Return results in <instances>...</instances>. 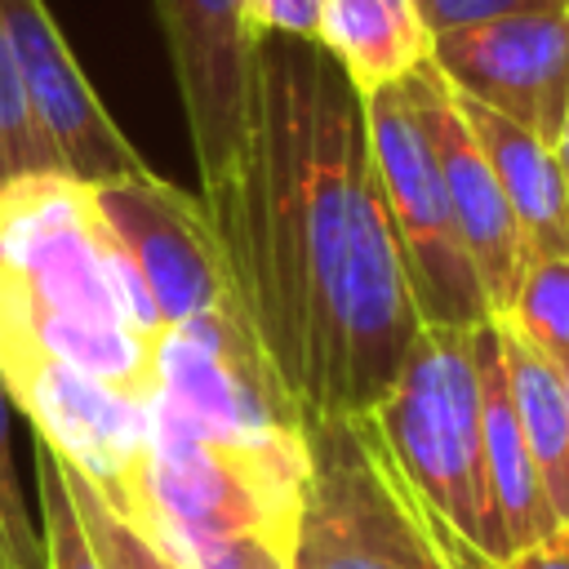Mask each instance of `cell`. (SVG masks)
<instances>
[{
  "label": "cell",
  "mask_w": 569,
  "mask_h": 569,
  "mask_svg": "<svg viewBox=\"0 0 569 569\" xmlns=\"http://www.w3.org/2000/svg\"><path fill=\"white\" fill-rule=\"evenodd\" d=\"M0 569H13V551H9V538H4V525H0Z\"/></svg>",
  "instance_id": "cell-29"
},
{
  "label": "cell",
  "mask_w": 569,
  "mask_h": 569,
  "mask_svg": "<svg viewBox=\"0 0 569 569\" xmlns=\"http://www.w3.org/2000/svg\"><path fill=\"white\" fill-rule=\"evenodd\" d=\"M164 551L182 569H293L298 538H267V533H236V538H160Z\"/></svg>",
  "instance_id": "cell-22"
},
{
  "label": "cell",
  "mask_w": 569,
  "mask_h": 569,
  "mask_svg": "<svg viewBox=\"0 0 569 569\" xmlns=\"http://www.w3.org/2000/svg\"><path fill=\"white\" fill-rule=\"evenodd\" d=\"M316 44L342 67L360 98L431 62V27L418 0H325Z\"/></svg>",
  "instance_id": "cell-16"
},
{
  "label": "cell",
  "mask_w": 569,
  "mask_h": 569,
  "mask_svg": "<svg viewBox=\"0 0 569 569\" xmlns=\"http://www.w3.org/2000/svg\"><path fill=\"white\" fill-rule=\"evenodd\" d=\"M409 93H413V107L422 116V129L431 138V151L440 160V178H445V191H449V204H453V222H458V236L467 244V258L476 267V280H480V293L489 302V316L502 320L520 293V280L529 271V244L516 227V213L493 178V164L489 156L480 151L471 124L462 120L458 111V98L449 89V80L422 62L409 80Z\"/></svg>",
  "instance_id": "cell-12"
},
{
  "label": "cell",
  "mask_w": 569,
  "mask_h": 569,
  "mask_svg": "<svg viewBox=\"0 0 569 569\" xmlns=\"http://www.w3.org/2000/svg\"><path fill=\"white\" fill-rule=\"evenodd\" d=\"M498 333H502L511 400H516L542 493H547L556 520L569 529V391H565V378L547 356H538L502 320H498Z\"/></svg>",
  "instance_id": "cell-17"
},
{
  "label": "cell",
  "mask_w": 569,
  "mask_h": 569,
  "mask_svg": "<svg viewBox=\"0 0 569 569\" xmlns=\"http://www.w3.org/2000/svg\"><path fill=\"white\" fill-rule=\"evenodd\" d=\"M169 67L182 93L200 200L236 187L258 120V44L249 0H156Z\"/></svg>",
  "instance_id": "cell-7"
},
{
  "label": "cell",
  "mask_w": 569,
  "mask_h": 569,
  "mask_svg": "<svg viewBox=\"0 0 569 569\" xmlns=\"http://www.w3.org/2000/svg\"><path fill=\"white\" fill-rule=\"evenodd\" d=\"M293 569H436L418 489L369 413L307 422V498Z\"/></svg>",
  "instance_id": "cell-5"
},
{
  "label": "cell",
  "mask_w": 569,
  "mask_h": 569,
  "mask_svg": "<svg viewBox=\"0 0 569 569\" xmlns=\"http://www.w3.org/2000/svg\"><path fill=\"white\" fill-rule=\"evenodd\" d=\"M498 569H569V529H556L533 547H520L516 556L498 560Z\"/></svg>",
  "instance_id": "cell-27"
},
{
  "label": "cell",
  "mask_w": 569,
  "mask_h": 569,
  "mask_svg": "<svg viewBox=\"0 0 569 569\" xmlns=\"http://www.w3.org/2000/svg\"><path fill=\"white\" fill-rule=\"evenodd\" d=\"M458 111L471 124L480 151L493 164V178L516 213V227L529 244V258H569V187L556 160V147L542 142L533 129L462 98Z\"/></svg>",
  "instance_id": "cell-15"
},
{
  "label": "cell",
  "mask_w": 569,
  "mask_h": 569,
  "mask_svg": "<svg viewBox=\"0 0 569 569\" xmlns=\"http://www.w3.org/2000/svg\"><path fill=\"white\" fill-rule=\"evenodd\" d=\"M4 391L31 418L36 440H44L67 467H76L124 525L142 529L151 405H138L62 360L22 369L4 382Z\"/></svg>",
  "instance_id": "cell-9"
},
{
  "label": "cell",
  "mask_w": 569,
  "mask_h": 569,
  "mask_svg": "<svg viewBox=\"0 0 569 569\" xmlns=\"http://www.w3.org/2000/svg\"><path fill=\"white\" fill-rule=\"evenodd\" d=\"M502 325L551 365L569 360V258H533Z\"/></svg>",
  "instance_id": "cell-18"
},
{
  "label": "cell",
  "mask_w": 569,
  "mask_h": 569,
  "mask_svg": "<svg viewBox=\"0 0 569 569\" xmlns=\"http://www.w3.org/2000/svg\"><path fill=\"white\" fill-rule=\"evenodd\" d=\"M58 462H62V458H58ZM62 480H67V493H71V502H76L84 529H89V542H93L102 569H182V565H173L164 551H156L133 525H124V520L102 502V493H98L76 467L62 462Z\"/></svg>",
  "instance_id": "cell-20"
},
{
  "label": "cell",
  "mask_w": 569,
  "mask_h": 569,
  "mask_svg": "<svg viewBox=\"0 0 569 569\" xmlns=\"http://www.w3.org/2000/svg\"><path fill=\"white\" fill-rule=\"evenodd\" d=\"M471 351H476V373H480V431H485V471H489V493L502 520L507 556L520 547L542 542L547 533L565 529L542 493L511 382H507V360H502V333L498 320H485L471 329Z\"/></svg>",
  "instance_id": "cell-14"
},
{
  "label": "cell",
  "mask_w": 569,
  "mask_h": 569,
  "mask_svg": "<svg viewBox=\"0 0 569 569\" xmlns=\"http://www.w3.org/2000/svg\"><path fill=\"white\" fill-rule=\"evenodd\" d=\"M164 333L89 182L53 169L0 191V382L62 360L156 405Z\"/></svg>",
  "instance_id": "cell-2"
},
{
  "label": "cell",
  "mask_w": 569,
  "mask_h": 569,
  "mask_svg": "<svg viewBox=\"0 0 569 569\" xmlns=\"http://www.w3.org/2000/svg\"><path fill=\"white\" fill-rule=\"evenodd\" d=\"M556 160H560L565 187H569V107H565V120H560V133H556Z\"/></svg>",
  "instance_id": "cell-28"
},
{
  "label": "cell",
  "mask_w": 569,
  "mask_h": 569,
  "mask_svg": "<svg viewBox=\"0 0 569 569\" xmlns=\"http://www.w3.org/2000/svg\"><path fill=\"white\" fill-rule=\"evenodd\" d=\"M156 400L209 436L307 440V422L271 369L240 298L164 333Z\"/></svg>",
  "instance_id": "cell-8"
},
{
  "label": "cell",
  "mask_w": 569,
  "mask_h": 569,
  "mask_svg": "<svg viewBox=\"0 0 569 569\" xmlns=\"http://www.w3.org/2000/svg\"><path fill=\"white\" fill-rule=\"evenodd\" d=\"M365 129L422 325L476 329L493 320L476 267L467 258V244L458 236L440 160L431 151V138L422 129V116L405 80L365 93Z\"/></svg>",
  "instance_id": "cell-6"
},
{
  "label": "cell",
  "mask_w": 569,
  "mask_h": 569,
  "mask_svg": "<svg viewBox=\"0 0 569 569\" xmlns=\"http://www.w3.org/2000/svg\"><path fill=\"white\" fill-rule=\"evenodd\" d=\"M431 36L453 31V27H476L489 18H511V13H565L569 0H418Z\"/></svg>",
  "instance_id": "cell-24"
},
{
  "label": "cell",
  "mask_w": 569,
  "mask_h": 569,
  "mask_svg": "<svg viewBox=\"0 0 569 569\" xmlns=\"http://www.w3.org/2000/svg\"><path fill=\"white\" fill-rule=\"evenodd\" d=\"M369 418L418 498L489 560H507V538L485 471L471 329L422 325L396 382L369 409Z\"/></svg>",
  "instance_id": "cell-3"
},
{
  "label": "cell",
  "mask_w": 569,
  "mask_h": 569,
  "mask_svg": "<svg viewBox=\"0 0 569 569\" xmlns=\"http://www.w3.org/2000/svg\"><path fill=\"white\" fill-rule=\"evenodd\" d=\"M556 369H560V378H565V391H569V360H560Z\"/></svg>",
  "instance_id": "cell-30"
},
{
  "label": "cell",
  "mask_w": 569,
  "mask_h": 569,
  "mask_svg": "<svg viewBox=\"0 0 569 569\" xmlns=\"http://www.w3.org/2000/svg\"><path fill=\"white\" fill-rule=\"evenodd\" d=\"M325 0H249V18L258 36H293L316 40Z\"/></svg>",
  "instance_id": "cell-25"
},
{
  "label": "cell",
  "mask_w": 569,
  "mask_h": 569,
  "mask_svg": "<svg viewBox=\"0 0 569 569\" xmlns=\"http://www.w3.org/2000/svg\"><path fill=\"white\" fill-rule=\"evenodd\" d=\"M0 525L13 551V569H44V542L27 516L22 485H18V462H13V440H9V391L0 382Z\"/></svg>",
  "instance_id": "cell-23"
},
{
  "label": "cell",
  "mask_w": 569,
  "mask_h": 569,
  "mask_svg": "<svg viewBox=\"0 0 569 569\" xmlns=\"http://www.w3.org/2000/svg\"><path fill=\"white\" fill-rule=\"evenodd\" d=\"M0 18L13 40V58L22 71L36 124L44 129L62 173L89 187L142 173L147 169L142 156L129 147V138L116 129V120L98 102L93 84L84 80L44 0H0Z\"/></svg>",
  "instance_id": "cell-13"
},
{
  "label": "cell",
  "mask_w": 569,
  "mask_h": 569,
  "mask_svg": "<svg viewBox=\"0 0 569 569\" xmlns=\"http://www.w3.org/2000/svg\"><path fill=\"white\" fill-rule=\"evenodd\" d=\"M62 169L44 129L36 124V111L27 102V84L13 58V40L0 18V191L27 173H53Z\"/></svg>",
  "instance_id": "cell-19"
},
{
  "label": "cell",
  "mask_w": 569,
  "mask_h": 569,
  "mask_svg": "<svg viewBox=\"0 0 569 569\" xmlns=\"http://www.w3.org/2000/svg\"><path fill=\"white\" fill-rule=\"evenodd\" d=\"M422 520H427V538H431V551H436V569H498V560H489L476 542H467L445 516H436L427 502H422Z\"/></svg>",
  "instance_id": "cell-26"
},
{
  "label": "cell",
  "mask_w": 569,
  "mask_h": 569,
  "mask_svg": "<svg viewBox=\"0 0 569 569\" xmlns=\"http://www.w3.org/2000/svg\"><path fill=\"white\" fill-rule=\"evenodd\" d=\"M204 209L302 422L369 413L422 316L369 156L365 98L316 40L262 36L253 142L236 187Z\"/></svg>",
  "instance_id": "cell-1"
},
{
  "label": "cell",
  "mask_w": 569,
  "mask_h": 569,
  "mask_svg": "<svg viewBox=\"0 0 569 569\" xmlns=\"http://www.w3.org/2000/svg\"><path fill=\"white\" fill-rule=\"evenodd\" d=\"M93 196L111 236L142 276L164 329H178L182 320L218 311L236 298L222 240L200 196L178 191L151 169L102 182Z\"/></svg>",
  "instance_id": "cell-10"
},
{
  "label": "cell",
  "mask_w": 569,
  "mask_h": 569,
  "mask_svg": "<svg viewBox=\"0 0 569 569\" xmlns=\"http://www.w3.org/2000/svg\"><path fill=\"white\" fill-rule=\"evenodd\" d=\"M40 542H44V569H102L93 542H89V529L67 493V480H62V462L58 453L40 440Z\"/></svg>",
  "instance_id": "cell-21"
},
{
  "label": "cell",
  "mask_w": 569,
  "mask_h": 569,
  "mask_svg": "<svg viewBox=\"0 0 569 569\" xmlns=\"http://www.w3.org/2000/svg\"><path fill=\"white\" fill-rule=\"evenodd\" d=\"M307 440H227L151 405L142 538H298Z\"/></svg>",
  "instance_id": "cell-4"
},
{
  "label": "cell",
  "mask_w": 569,
  "mask_h": 569,
  "mask_svg": "<svg viewBox=\"0 0 569 569\" xmlns=\"http://www.w3.org/2000/svg\"><path fill=\"white\" fill-rule=\"evenodd\" d=\"M431 67L453 93L533 129L556 147L569 107V9L511 13L431 36Z\"/></svg>",
  "instance_id": "cell-11"
}]
</instances>
